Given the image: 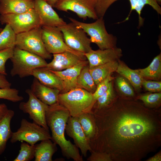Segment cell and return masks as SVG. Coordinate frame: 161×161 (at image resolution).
Instances as JSON below:
<instances>
[{
  "label": "cell",
  "instance_id": "3957f363",
  "mask_svg": "<svg viewBox=\"0 0 161 161\" xmlns=\"http://www.w3.org/2000/svg\"><path fill=\"white\" fill-rule=\"evenodd\" d=\"M58 102L67 109L70 116L73 117L91 112L94 105L92 94L79 88L60 93Z\"/></svg>",
  "mask_w": 161,
  "mask_h": 161
},
{
  "label": "cell",
  "instance_id": "74e56055",
  "mask_svg": "<svg viewBox=\"0 0 161 161\" xmlns=\"http://www.w3.org/2000/svg\"><path fill=\"white\" fill-rule=\"evenodd\" d=\"M91 155L87 158L88 161H112L108 154L101 152L92 151Z\"/></svg>",
  "mask_w": 161,
  "mask_h": 161
},
{
  "label": "cell",
  "instance_id": "2e32d148",
  "mask_svg": "<svg viewBox=\"0 0 161 161\" xmlns=\"http://www.w3.org/2000/svg\"><path fill=\"white\" fill-rule=\"evenodd\" d=\"M89 62V68L109 62L118 61L122 56V49L117 47L104 49H92L84 54Z\"/></svg>",
  "mask_w": 161,
  "mask_h": 161
},
{
  "label": "cell",
  "instance_id": "9c48e42d",
  "mask_svg": "<svg viewBox=\"0 0 161 161\" xmlns=\"http://www.w3.org/2000/svg\"><path fill=\"white\" fill-rule=\"evenodd\" d=\"M10 142L14 143L17 141L25 142L33 145L39 141L51 139L49 131L33 122H30L25 119H22L20 127L13 132Z\"/></svg>",
  "mask_w": 161,
  "mask_h": 161
},
{
  "label": "cell",
  "instance_id": "8992f818",
  "mask_svg": "<svg viewBox=\"0 0 161 161\" xmlns=\"http://www.w3.org/2000/svg\"><path fill=\"white\" fill-rule=\"evenodd\" d=\"M0 21L8 24L17 34L42 26L39 16L34 8L21 13L1 15Z\"/></svg>",
  "mask_w": 161,
  "mask_h": 161
},
{
  "label": "cell",
  "instance_id": "7bdbcfd3",
  "mask_svg": "<svg viewBox=\"0 0 161 161\" xmlns=\"http://www.w3.org/2000/svg\"><path fill=\"white\" fill-rule=\"evenodd\" d=\"M158 4H161V0H155Z\"/></svg>",
  "mask_w": 161,
  "mask_h": 161
},
{
  "label": "cell",
  "instance_id": "6da1fadb",
  "mask_svg": "<svg viewBox=\"0 0 161 161\" xmlns=\"http://www.w3.org/2000/svg\"><path fill=\"white\" fill-rule=\"evenodd\" d=\"M91 112L95 132L90 152L106 153L112 161H140L161 145L160 108L118 95L108 106Z\"/></svg>",
  "mask_w": 161,
  "mask_h": 161
},
{
  "label": "cell",
  "instance_id": "8d00e7d4",
  "mask_svg": "<svg viewBox=\"0 0 161 161\" xmlns=\"http://www.w3.org/2000/svg\"><path fill=\"white\" fill-rule=\"evenodd\" d=\"M142 86L145 90L151 92H161V81L144 79L142 83Z\"/></svg>",
  "mask_w": 161,
  "mask_h": 161
},
{
  "label": "cell",
  "instance_id": "ffe728a7",
  "mask_svg": "<svg viewBox=\"0 0 161 161\" xmlns=\"http://www.w3.org/2000/svg\"><path fill=\"white\" fill-rule=\"evenodd\" d=\"M34 0H0V14H18L34 8Z\"/></svg>",
  "mask_w": 161,
  "mask_h": 161
},
{
  "label": "cell",
  "instance_id": "277c9868",
  "mask_svg": "<svg viewBox=\"0 0 161 161\" xmlns=\"http://www.w3.org/2000/svg\"><path fill=\"white\" fill-rule=\"evenodd\" d=\"M10 59L13 64L10 75L12 77L18 75L21 78L32 75L34 69L45 67L47 64L40 56L16 47Z\"/></svg>",
  "mask_w": 161,
  "mask_h": 161
},
{
  "label": "cell",
  "instance_id": "4fadbf2b",
  "mask_svg": "<svg viewBox=\"0 0 161 161\" xmlns=\"http://www.w3.org/2000/svg\"><path fill=\"white\" fill-rule=\"evenodd\" d=\"M118 0H96L95 7V12L98 18L103 17L109 7L114 2ZM131 9L128 16L121 22L128 20L133 10H135L138 15L139 27L143 24L144 19L141 16V12L145 5L151 6L157 13L161 14V8L155 0H129Z\"/></svg>",
  "mask_w": 161,
  "mask_h": 161
},
{
  "label": "cell",
  "instance_id": "b9f144b4",
  "mask_svg": "<svg viewBox=\"0 0 161 161\" xmlns=\"http://www.w3.org/2000/svg\"><path fill=\"white\" fill-rule=\"evenodd\" d=\"M58 0H46L47 2L51 5L52 7H53L55 3Z\"/></svg>",
  "mask_w": 161,
  "mask_h": 161
},
{
  "label": "cell",
  "instance_id": "7c38bea8",
  "mask_svg": "<svg viewBox=\"0 0 161 161\" xmlns=\"http://www.w3.org/2000/svg\"><path fill=\"white\" fill-rule=\"evenodd\" d=\"M96 0H58L53 7L60 11H72L84 20L87 18L96 20Z\"/></svg>",
  "mask_w": 161,
  "mask_h": 161
},
{
  "label": "cell",
  "instance_id": "d4e9b609",
  "mask_svg": "<svg viewBox=\"0 0 161 161\" xmlns=\"http://www.w3.org/2000/svg\"><path fill=\"white\" fill-rule=\"evenodd\" d=\"M118 61L109 62L90 68V72L95 84L97 85L110 74L116 71Z\"/></svg>",
  "mask_w": 161,
  "mask_h": 161
},
{
  "label": "cell",
  "instance_id": "5b68a950",
  "mask_svg": "<svg viewBox=\"0 0 161 161\" xmlns=\"http://www.w3.org/2000/svg\"><path fill=\"white\" fill-rule=\"evenodd\" d=\"M77 27L81 28L90 37L91 43L95 44L99 49H104L116 47L117 38L107 32L103 17L98 18L94 22L86 23L68 18Z\"/></svg>",
  "mask_w": 161,
  "mask_h": 161
},
{
  "label": "cell",
  "instance_id": "d6a6232c",
  "mask_svg": "<svg viewBox=\"0 0 161 161\" xmlns=\"http://www.w3.org/2000/svg\"><path fill=\"white\" fill-rule=\"evenodd\" d=\"M35 146L22 141L19 153L13 161H29L34 158Z\"/></svg>",
  "mask_w": 161,
  "mask_h": 161
},
{
  "label": "cell",
  "instance_id": "836d02e7",
  "mask_svg": "<svg viewBox=\"0 0 161 161\" xmlns=\"http://www.w3.org/2000/svg\"><path fill=\"white\" fill-rule=\"evenodd\" d=\"M0 99L17 102L23 100L24 98L19 95L18 90L10 88H0Z\"/></svg>",
  "mask_w": 161,
  "mask_h": 161
},
{
  "label": "cell",
  "instance_id": "d6986e66",
  "mask_svg": "<svg viewBox=\"0 0 161 161\" xmlns=\"http://www.w3.org/2000/svg\"><path fill=\"white\" fill-rule=\"evenodd\" d=\"M30 90L36 97L48 105L51 106L58 103L60 91L44 86L35 78Z\"/></svg>",
  "mask_w": 161,
  "mask_h": 161
},
{
  "label": "cell",
  "instance_id": "e575fe53",
  "mask_svg": "<svg viewBox=\"0 0 161 161\" xmlns=\"http://www.w3.org/2000/svg\"><path fill=\"white\" fill-rule=\"evenodd\" d=\"M112 75V74L109 75L106 78L97 85L95 91L92 94L94 104L98 97L102 95L107 90L111 81L114 80V78Z\"/></svg>",
  "mask_w": 161,
  "mask_h": 161
},
{
  "label": "cell",
  "instance_id": "cb8c5ba5",
  "mask_svg": "<svg viewBox=\"0 0 161 161\" xmlns=\"http://www.w3.org/2000/svg\"><path fill=\"white\" fill-rule=\"evenodd\" d=\"M14 114L13 111L9 109L0 119V155L5 151L7 142L12 136L13 132L11 130L10 123Z\"/></svg>",
  "mask_w": 161,
  "mask_h": 161
},
{
  "label": "cell",
  "instance_id": "ba28073f",
  "mask_svg": "<svg viewBox=\"0 0 161 161\" xmlns=\"http://www.w3.org/2000/svg\"><path fill=\"white\" fill-rule=\"evenodd\" d=\"M42 38L47 52L51 54L69 52L86 60L83 53L74 50L65 43L62 32L57 27H41Z\"/></svg>",
  "mask_w": 161,
  "mask_h": 161
},
{
  "label": "cell",
  "instance_id": "8fae6325",
  "mask_svg": "<svg viewBox=\"0 0 161 161\" xmlns=\"http://www.w3.org/2000/svg\"><path fill=\"white\" fill-rule=\"evenodd\" d=\"M25 92L29 96L28 100L26 102H21L19 106V109L24 113L28 114L33 122L49 131L46 117L49 106L36 97L30 89H26Z\"/></svg>",
  "mask_w": 161,
  "mask_h": 161
},
{
  "label": "cell",
  "instance_id": "f546056e",
  "mask_svg": "<svg viewBox=\"0 0 161 161\" xmlns=\"http://www.w3.org/2000/svg\"><path fill=\"white\" fill-rule=\"evenodd\" d=\"M115 80L118 95L124 98H135L136 96L134 89L126 79L119 75L115 78Z\"/></svg>",
  "mask_w": 161,
  "mask_h": 161
},
{
  "label": "cell",
  "instance_id": "7402d4cb",
  "mask_svg": "<svg viewBox=\"0 0 161 161\" xmlns=\"http://www.w3.org/2000/svg\"><path fill=\"white\" fill-rule=\"evenodd\" d=\"M115 72L126 79L136 91L138 92L140 91L144 79L136 69L130 68L119 59L118 60V65Z\"/></svg>",
  "mask_w": 161,
  "mask_h": 161
},
{
  "label": "cell",
  "instance_id": "60d3db41",
  "mask_svg": "<svg viewBox=\"0 0 161 161\" xmlns=\"http://www.w3.org/2000/svg\"><path fill=\"white\" fill-rule=\"evenodd\" d=\"M146 161H161V151H160L154 156L148 158Z\"/></svg>",
  "mask_w": 161,
  "mask_h": 161
},
{
  "label": "cell",
  "instance_id": "5bb4252c",
  "mask_svg": "<svg viewBox=\"0 0 161 161\" xmlns=\"http://www.w3.org/2000/svg\"><path fill=\"white\" fill-rule=\"evenodd\" d=\"M65 131L69 137L73 139L75 145L80 149L82 155L86 157L88 151L91 152V149L78 117L70 116L69 117Z\"/></svg>",
  "mask_w": 161,
  "mask_h": 161
},
{
  "label": "cell",
  "instance_id": "e0dca14e",
  "mask_svg": "<svg viewBox=\"0 0 161 161\" xmlns=\"http://www.w3.org/2000/svg\"><path fill=\"white\" fill-rule=\"evenodd\" d=\"M88 64V60H83L74 66L63 71H54L49 70L58 76L62 82L63 90L60 93H66L77 88V80L78 77L82 69Z\"/></svg>",
  "mask_w": 161,
  "mask_h": 161
},
{
  "label": "cell",
  "instance_id": "ab89813d",
  "mask_svg": "<svg viewBox=\"0 0 161 161\" xmlns=\"http://www.w3.org/2000/svg\"><path fill=\"white\" fill-rule=\"evenodd\" d=\"M8 110L5 104L3 103L0 104V119L5 114Z\"/></svg>",
  "mask_w": 161,
  "mask_h": 161
},
{
  "label": "cell",
  "instance_id": "52a82bcc",
  "mask_svg": "<svg viewBox=\"0 0 161 161\" xmlns=\"http://www.w3.org/2000/svg\"><path fill=\"white\" fill-rule=\"evenodd\" d=\"M41 27L16 35L15 47L34 53L44 59L52 58L47 51L41 36Z\"/></svg>",
  "mask_w": 161,
  "mask_h": 161
},
{
  "label": "cell",
  "instance_id": "f6af8a7d",
  "mask_svg": "<svg viewBox=\"0 0 161 161\" xmlns=\"http://www.w3.org/2000/svg\"></svg>",
  "mask_w": 161,
  "mask_h": 161
},
{
  "label": "cell",
  "instance_id": "484cf974",
  "mask_svg": "<svg viewBox=\"0 0 161 161\" xmlns=\"http://www.w3.org/2000/svg\"><path fill=\"white\" fill-rule=\"evenodd\" d=\"M145 80H160L161 78V53L156 56L147 67L136 69Z\"/></svg>",
  "mask_w": 161,
  "mask_h": 161
},
{
  "label": "cell",
  "instance_id": "ac0fdd59",
  "mask_svg": "<svg viewBox=\"0 0 161 161\" xmlns=\"http://www.w3.org/2000/svg\"><path fill=\"white\" fill-rule=\"evenodd\" d=\"M69 52L53 54L52 61L45 67L48 69L60 71L71 67L81 61L86 60Z\"/></svg>",
  "mask_w": 161,
  "mask_h": 161
},
{
  "label": "cell",
  "instance_id": "9a60e30c",
  "mask_svg": "<svg viewBox=\"0 0 161 161\" xmlns=\"http://www.w3.org/2000/svg\"><path fill=\"white\" fill-rule=\"evenodd\" d=\"M46 0H34V9L38 13L42 26L61 27L66 23Z\"/></svg>",
  "mask_w": 161,
  "mask_h": 161
},
{
  "label": "cell",
  "instance_id": "4316f807",
  "mask_svg": "<svg viewBox=\"0 0 161 161\" xmlns=\"http://www.w3.org/2000/svg\"><path fill=\"white\" fill-rule=\"evenodd\" d=\"M77 88L83 89L92 94L95 91L97 85L90 72L88 65L81 71L77 78Z\"/></svg>",
  "mask_w": 161,
  "mask_h": 161
},
{
  "label": "cell",
  "instance_id": "30bf717a",
  "mask_svg": "<svg viewBox=\"0 0 161 161\" xmlns=\"http://www.w3.org/2000/svg\"><path fill=\"white\" fill-rule=\"evenodd\" d=\"M63 33L64 42L70 48L85 54L92 49L91 42L86 33L71 22L59 27Z\"/></svg>",
  "mask_w": 161,
  "mask_h": 161
},
{
  "label": "cell",
  "instance_id": "d590c367",
  "mask_svg": "<svg viewBox=\"0 0 161 161\" xmlns=\"http://www.w3.org/2000/svg\"><path fill=\"white\" fill-rule=\"evenodd\" d=\"M14 48H8L0 50V74L7 75L5 64L7 61L13 56Z\"/></svg>",
  "mask_w": 161,
  "mask_h": 161
},
{
  "label": "cell",
  "instance_id": "4dcf8cb0",
  "mask_svg": "<svg viewBox=\"0 0 161 161\" xmlns=\"http://www.w3.org/2000/svg\"><path fill=\"white\" fill-rule=\"evenodd\" d=\"M16 35L10 25L6 24L0 32V50L15 47Z\"/></svg>",
  "mask_w": 161,
  "mask_h": 161
},
{
  "label": "cell",
  "instance_id": "83f0119b",
  "mask_svg": "<svg viewBox=\"0 0 161 161\" xmlns=\"http://www.w3.org/2000/svg\"><path fill=\"white\" fill-rule=\"evenodd\" d=\"M78 117L85 134L89 142L93 137L95 132V126L93 114L91 112L82 114Z\"/></svg>",
  "mask_w": 161,
  "mask_h": 161
},
{
  "label": "cell",
  "instance_id": "ee69618b",
  "mask_svg": "<svg viewBox=\"0 0 161 161\" xmlns=\"http://www.w3.org/2000/svg\"><path fill=\"white\" fill-rule=\"evenodd\" d=\"M2 30V29L0 28V32L1 31V30Z\"/></svg>",
  "mask_w": 161,
  "mask_h": 161
},
{
  "label": "cell",
  "instance_id": "44dd1931",
  "mask_svg": "<svg viewBox=\"0 0 161 161\" xmlns=\"http://www.w3.org/2000/svg\"><path fill=\"white\" fill-rule=\"evenodd\" d=\"M32 75L44 86L58 89L60 91V93L63 91V84L60 78L45 67L35 69L32 71Z\"/></svg>",
  "mask_w": 161,
  "mask_h": 161
},
{
  "label": "cell",
  "instance_id": "7a4b0ae2",
  "mask_svg": "<svg viewBox=\"0 0 161 161\" xmlns=\"http://www.w3.org/2000/svg\"><path fill=\"white\" fill-rule=\"evenodd\" d=\"M70 116L67 109L58 102L49 106L46 117L47 125L51 132V140L59 146L63 156L67 159L83 161L78 148L65 136L66 126Z\"/></svg>",
  "mask_w": 161,
  "mask_h": 161
},
{
  "label": "cell",
  "instance_id": "603a6c76",
  "mask_svg": "<svg viewBox=\"0 0 161 161\" xmlns=\"http://www.w3.org/2000/svg\"><path fill=\"white\" fill-rule=\"evenodd\" d=\"M56 145L51 139L43 140L35 144V161H52V156L57 150Z\"/></svg>",
  "mask_w": 161,
  "mask_h": 161
},
{
  "label": "cell",
  "instance_id": "f35d334b",
  "mask_svg": "<svg viewBox=\"0 0 161 161\" xmlns=\"http://www.w3.org/2000/svg\"><path fill=\"white\" fill-rule=\"evenodd\" d=\"M5 75L0 73V88H10L11 84L7 79Z\"/></svg>",
  "mask_w": 161,
  "mask_h": 161
},
{
  "label": "cell",
  "instance_id": "1f68e13d",
  "mask_svg": "<svg viewBox=\"0 0 161 161\" xmlns=\"http://www.w3.org/2000/svg\"><path fill=\"white\" fill-rule=\"evenodd\" d=\"M135 99L141 100L144 105L151 109H158L161 105V92L149 93L136 96Z\"/></svg>",
  "mask_w": 161,
  "mask_h": 161
},
{
  "label": "cell",
  "instance_id": "f1b7e54d",
  "mask_svg": "<svg viewBox=\"0 0 161 161\" xmlns=\"http://www.w3.org/2000/svg\"><path fill=\"white\" fill-rule=\"evenodd\" d=\"M114 80L111 81L107 90L97 99L92 109H98L105 108L111 104L118 95L114 87Z\"/></svg>",
  "mask_w": 161,
  "mask_h": 161
}]
</instances>
